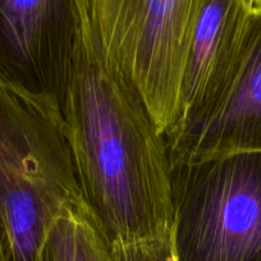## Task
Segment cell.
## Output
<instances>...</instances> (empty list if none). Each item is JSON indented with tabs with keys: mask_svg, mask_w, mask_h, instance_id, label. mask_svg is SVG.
<instances>
[{
	"mask_svg": "<svg viewBox=\"0 0 261 261\" xmlns=\"http://www.w3.org/2000/svg\"><path fill=\"white\" fill-rule=\"evenodd\" d=\"M82 200L57 95L0 79V228L8 261H37L55 217Z\"/></svg>",
	"mask_w": 261,
	"mask_h": 261,
	"instance_id": "2",
	"label": "cell"
},
{
	"mask_svg": "<svg viewBox=\"0 0 261 261\" xmlns=\"http://www.w3.org/2000/svg\"><path fill=\"white\" fill-rule=\"evenodd\" d=\"M251 11H261V0H248Z\"/></svg>",
	"mask_w": 261,
	"mask_h": 261,
	"instance_id": "11",
	"label": "cell"
},
{
	"mask_svg": "<svg viewBox=\"0 0 261 261\" xmlns=\"http://www.w3.org/2000/svg\"><path fill=\"white\" fill-rule=\"evenodd\" d=\"M247 3H248V0H247Z\"/></svg>",
	"mask_w": 261,
	"mask_h": 261,
	"instance_id": "12",
	"label": "cell"
},
{
	"mask_svg": "<svg viewBox=\"0 0 261 261\" xmlns=\"http://www.w3.org/2000/svg\"><path fill=\"white\" fill-rule=\"evenodd\" d=\"M170 168L261 152V11H251L237 60L214 96L165 136Z\"/></svg>",
	"mask_w": 261,
	"mask_h": 261,
	"instance_id": "5",
	"label": "cell"
},
{
	"mask_svg": "<svg viewBox=\"0 0 261 261\" xmlns=\"http://www.w3.org/2000/svg\"><path fill=\"white\" fill-rule=\"evenodd\" d=\"M80 2L165 137L178 122L188 41L206 0Z\"/></svg>",
	"mask_w": 261,
	"mask_h": 261,
	"instance_id": "4",
	"label": "cell"
},
{
	"mask_svg": "<svg viewBox=\"0 0 261 261\" xmlns=\"http://www.w3.org/2000/svg\"><path fill=\"white\" fill-rule=\"evenodd\" d=\"M178 261H261V152L172 169Z\"/></svg>",
	"mask_w": 261,
	"mask_h": 261,
	"instance_id": "3",
	"label": "cell"
},
{
	"mask_svg": "<svg viewBox=\"0 0 261 261\" xmlns=\"http://www.w3.org/2000/svg\"><path fill=\"white\" fill-rule=\"evenodd\" d=\"M57 76L80 187L110 242L173 228L165 137L136 87L107 51L80 0Z\"/></svg>",
	"mask_w": 261,
	"mask_h": 261,
	"instance_id": "1",
	"label": "cell"
},
{
	"mask_svg": "<svg viewBox=\"0 0 261 261\" xmlns=\"http://www.w3.org/2000/svg\"><path fill=\"white\" fill-rule=\"evenodd\" d=\"M109 261H178L173 228L128 241H113Z\"/></svg>",
	"mask_w": 261,
	"mask_h": 261,
	"instance_id": "9",
	"label": "cell"
},
{
	"mask_svg": "<svg viewBox=\"0 0 261 261\" xmlns=\"http://www.w3.org/2000/svg\"><path fill=\"white\" fill-rule=\"evenodd\" d=\"M110 241L86 200L65 205L45 237L37 261H109Z\"/></svg>",
	"mask_w": 261,
	"mask_h": 261,
	"instance_id": "8",
	"label": "cell"
},
{
	"mask_svg": "<svg viewBox=\"0 0 261 261\" xmlns=\"http://www.w3.org/2000/svg\"><path fill=\"white\" fill-rule=\"evenodd\" d=\"M250 12L247 0H206L204 3L188 41L179 117L173 129L201 109L227 80L240 54Z\"/></svg>",
	"mask_w": 261,
	"mask_h": 261,
	"instance_id": "7",
	"label": "cell"
},
{
	"mask_svg": "<svg viewBox=\"0 0 261 261\" xmlns=\"http://www.w3.org/2000/svg\"><path fill=\"white\" fill-rule=\"evenodd\" d=\"M0 261H8L7 258V250H6V242H4V236L0 228Z\"/></svg>",
	"mask_w": 261,
	"mask_h": 261,
	"instance_id": "10",
	"label": "cell"
},
{
	"mask_svg": "<svg viewBox=\"0 0 261 261\" xmlns=\"http://www.w3.org/2000/svg\"><path fill=\"white\" fill-rule=\"evenodd\" d=\"M76 0H0V79L44 90L71 36Z\"/></svg>",
	"mask_w": 261,
	"mask_h": 261,
	"instance_id": "6",
	"label": "cell"
}]
</instances>
